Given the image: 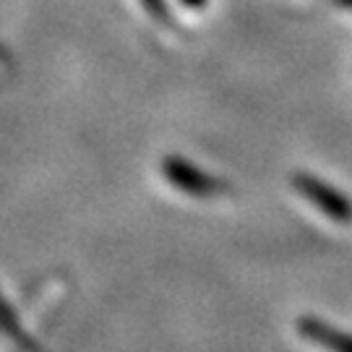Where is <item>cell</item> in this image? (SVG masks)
<instances>
[{"mask_svg":"<svg viewBox=\"0 0 352 352\" xmlns=\"http://www.w3.org/2000/svg\"><path fill=\"white\" fill-rule=\"evenodd\" d=\"M295 188L302 190L316 206H321L329 217H334V219H350L352 217V206L350 201L337 193L334 188H329L327 183H321V180H316L311 175H295Z\"/></svg>","mask_w":352,"mask_h":352,"instance_id":"obj_1","label":"cell"},{"mask_svg":"<svg viewBox=\"0 0 352 352\" xmlns=\"http://www.w3.org/2000/svg\"><path fill=\"white\" fill-rule=\"evenodd\" d=\"M162 170L177 188L188 190V193H196V196H209V193H217V190H219L217 180H212L209 175H204L201 170L190 167V164H186L183 160H177V157H167L162 164Z\"/></svg>","mask_w":352,"mask_h":352,"instance_id":"obj_2","label":"cell"},{"mask_svg":"<svg viewBox=\"0 0 352 352\" xmlns=\"http://www.w3.org/2000/svg\"><path fill=\"white\" fill-rule=\"evenodd\" d=\"M183 6H188V8H201V6H206V0H180Z\"/></svg>","mask_w":352,"mask_h":352,"instance_id":"obj_4","label":"cell"},{"mask_svg":"<svg viewBox=\"0 0 352 352\" xmlns=\"http://www.w3.org/2000/svg\"><path fill=\"white\" fill-rule=\"evenodd\" d=\"M334 3H337V6H342L344 11H352V0H334Z\"/></svg>","mask_w":352,"mask_h":352,"instance_id":"obj_5","label":"cell"},{"mask_svg":"<svg viewBox=\"0 0 352 352\" xmlns=\"http://www.w3.org/2000/svg\"><path fill=\"white\" fill-rule=\"evenodd\" d=\"M141 6L146 8L154 21H160L164 26H173V19H170V11H167V3L164 0H141Z\"/></svg>","mask_w":352,"mask_h":352,"instance_id":"obj_3","label":"cell"},{"mask_svg":"<svg viewBox=\"0 0 352 352\" xmlns=\"http://www.w3.org/2000/svg\"><path fill=\"white\" fill-rule=\"evenodd\" d=\"M0 60H3V52H0Z\"/></svg>","mask_w":352,"mask_h":352,"instance_id":"obj_6","label":"cell"}]
</instances>
